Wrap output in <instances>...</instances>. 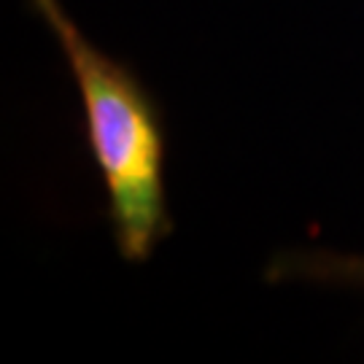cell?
<instances>
[{"label": "cell", "instance_id": "cell-2", "mask_svg": "<svg viewBox=\"0 0 364 364\" xmlns=\"http://www.w3.org/2000/svg\"><path fill=\"white\" fill-rule=\"evenodd\" d=\"M270 281H311L329 287L364 289V254L335 251H287L270 262Z\"/></svg>", "mask_w": 364, "mask_h": 364}, {"label": "cell", "instance_id": "cell-1", "mask_svg": "<svg viewBox=\"0 0 364 364\" xmlns=\"http://www.w3.org/2000/svg\"><path fill=\"white\" fill-rule=\"evenodd\" d=\"M30 3L57 38L81 92L119 254L127 262H146L170 235L165 127L156 103L130 68L111 60L81 33L60 0Z\"/></svg>", "mask_w": 364, "mask_h": 364}]
</instances>
